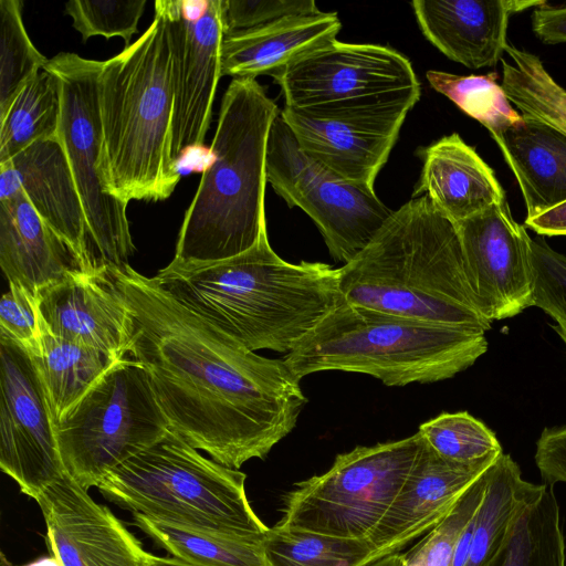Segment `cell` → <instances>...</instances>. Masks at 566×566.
Instances as JSON below:
<instances>
[{"label":"cell","instance_id":"b9f144b4","mask_svg":"<svg viewBox=\"0 0 566 566\" xmlns=\"http://www.w3.org/2000/svg\"><path fill=\"white\" fill-rule=\"evenodd\" d=\"M532 29L547 44L566 43V4L537 7L532 14Z\"/></svg>","mask_w":566,"mask_h":566},{"label":"cell","instance_id":"bcb514c9","mask_svg":"<svg viewBox=\"0 0 566 566\" xmlns=\"http://www.w3.org/2000/svg\"><path fill=\"white\" fill-rule=\"evenodd\" d=\"M21 566H62L60 560L51 555V556H41L28 564L21 565Z\"/></svg>","mask_w":566,"mask_h":566},{"label":"cell","instance_id":"d6986e66","mask_svg":"<svg viewBox=\"0 0 566 566\" xmlns=\"http://www.w3.org/2000/svg\"><path fill=\"white\" fill-rule=\"evenodd\" d=\"M20 189L35 211L90 266L99 265L88 248L83 203L59 134L35 142L0 165V200L17 195Z\"/></svg>","mask_w":566,"mask_h":566},{"label":"cell","instance_id":"cb8c5ba5","mask_svg":"<svg viewBox=\"0 0 566 566\" xmlns=\"http://www.w3.org/2000/svg\"><path fill=\"white\" fill-rule=\"evenodd\" d=\"M340 28L337 13L319 11L227 34L221 45V75L273 77L292 61L335 40Z\"/></svg>","mask_w":566,"mask_h":566},{"label":"cell","instance_id":"ffe728a7","mask_svg":"<svg viewBox=\"0 0 566 566\" xmlns=\"http://www.w3.org/2000/svg\"><path fill=\"white\" fill-rule=\"evenodd\" d=\"M281 115L306 156L370 192H375L376 177L403 124L388 119L319 118L287 106Z\"/></svg>","mask_w":566,"mask_h":566},{"label":"cell","instance_id":"7bdbcfd3","mask_svg":"<svg viewBox=\"0 0 566 566\" xmlns=\"http://www.w3.org/2000/svg\"><path fill=\"white\" fill-rule=\"evenodd\" d=\"M525 226L541 235H566V201L533 218Z\"/></svg>","mask_w":566,"mask_h":566},{"label":"cell","instance_id":"f1b7e54d","mask_svg":"<svg viewBox=\"0 0 566 566\" xmlns=\"http://www.w3.org/2000/svg\"><path fill=\"white\" fill-rule=\"evenodd\" d=\"M133 524L191 566H268L262 542L208 533L133 514Z\"/></svg>","mask_w":566,"mask_h":566},{"label":"cell","instance_id":"f35d334b","mask_svg":"<svg viewBox=\"0 0 566 566\" xmlns=\"http://www.w3.org/2000/svg\"><path fill=\"white\" fill-rule=\"evenodd\" d=\"M224 35L319 12L313 0H221Z\"/></svg>","mask_w":566,"mask_h":566},{"label":"cell","instance_id":"6da1fadb","mask_svg":"<svg viewBox=\"0 0 566 566\" xmlns=\"http://www.w3.org/2000/svg\"><path fill=\"white\" fill-rule=\"evenodd\" d=\"M108 268L130 313L128 354L169 429L228 468L264 459L306 402L285 361L244 348L129 264Z\"/></svg>","mask_w":566,"mask_h":566},{"label":"cell","instance_id":"d4e9b609","mask_svg":"<svg viewBox=\"0 0 566 566\" xmlns=\"http://www.w3.org/2000/svg\"><path fill=\"white\" fill-rule=\"evenodd\" d=\"M533 218L566 201V136L530 117L493 136Z\"/></svg>","mask_w":566,"mask_h":566},{"label":"cell","instance_id":"74e56055","mask_svg":"<svg viewBox=\"0 0 566 566\" xmlns=\"http://www.w3.org/2000/svg\"><path fill=\"white\" fill-rule=\"evenodd\" d=\"M531 265V306L541 308L558 325L566 326V255L543 239H532Z\"/></svg>","mask_w":566,"mask_h":566},{"label":"cell","instance_id":"5b68a950","mask_svg":"<svg viewBox=\"0 0 566 566\" xmlns=\"http://www.w3.org/2000/svg\"><path fill=\"white\" fill-rule=\"evenodd\" d=\"M147 30L103 61L98 82L105 191L130 200L169 198L180 180L171 157L174 86L165 13L155 1Z\"/></svg>","mask_w":566,"mask_h":566},{"label":"cell","instance_id":"836d02e7","mask_svg":"<svg viewBox=\"0 0 566 566\" xmlns=\"http://www.w3.org/2000/svg\"><path fill=\"white\" fill-rule=\"evenodd\" d=\"M21 9L20 0H0V118L49 61L31 42Z\"/></svg>","mask_w":566,"mask_h":566},{"label":"cell","instance_id":"c3c4849f","mask_svg":"<svg viewBox=\"0 0 566 566\" xmlns=\"http://www.w3.org/2000/svg\"><path fill=\"white\" fill-rule=\"evenodd\" d=\"M552 327L566 345V326L556 324L553 325Z\"/></svg>","mask_w":566,"mask_h":566},{"label":"cell","instance_id":"4dcf8cb0","mask_svg":"<svg viewBox=\"0 0 566 566\" xmlns=\"http://www.w3.org/2000/svg\"><path fill=\"white\" fill-rule=\"evenodd\" d=\"M502 62V87L524 117L539 120L566 136V88L534 54L507 44Z\"/></svg>","mask_w":566,"mask_h":566},{"label":"cell","instance_id":"277c9868","mask_svg":"<svg viewBox=\"0 0 566 566\" xmlns=\"http://www.w3.org/2000/svg\"><path fill=\"white\" fill-rule=\"evenodd\" d=\"M281 109L254 78H233L221 102L212 160L186 210L168 270L237 256L266 233L264 195L272 123Z\"/></svg>","mask_w":566,"mask_h":566},{"label":"cell","instance_id":"60d3db41","mask_svg":"<svg viewBox=\"0 0 566 566\" xmlns=\"http://www.w3.org/2000/svg\"><path fill=\"white\" fill-rule=\"evenodd\" d=\"M535 463L546 485L566 483V424L542 431L536 442Z\"/></svg>","mask_w":566,"mask_h":566},{"label":"cell","instance_id":"ac0fdd59","mask_svg":"<svg viewBox=\"0 0 566 566\" xmlns=\"http://www.w3.org/2000/svg\"><path fill=\"white\" fill-rule=\"evenodd\" d=\"M495 460L470 464L453 462L440 457L423 440L406 482L367 538L378 558L399 553L411 541L434 528Z\"/></svg>","mask_w":566,"mask_h":566},{"label":"cell","instance_id":"52a82bcc","mask_svg":"<svg viewBox=\"0 0 566 566\" xmlns=\"http://www.w3.org/2000/svg\"><path fill=\"white\" fill-rule=\"evenodd\" d=\"M247 475L201 455L170 430L109 471L97 489L133 514L262 542L268 527L245 492Z\"/></svg>","mask_w":566,"mask_h":566},{"label":"cell","instance_id":"8d00e7d4","mask_svg":"<svg viewBox=\"0 0 566 566\" xmlns=\"http://www.w3.org/2000/svg\"><path fill=\"white\" fill-rule=\"evenodd\" d=\"M489 468L468 489L448 516L416 545L424 566H451L459 538L483 500Z\"/></svg>","mask_w":566,"mask_h":566},{"label":"cell","instance_id":"44dd1931","mask_svg":"<svg viewBox=\"0 0 566 566\" xmlns=\"http://www.w3.org/2000/svg\"><path fill=\"white\" fill-rule=\"evenodd\" d=\"M544 0H415L426 39L450 60L470 69L493 66L507 45L509 19Z\"/></svg>","mask_w":566,"mask_h":566},{"label":"cell","instance_id":"7c38bea8","mask_svg":"<svg viewBox=\"0 0 566 566\" xmlns=\"http://www.w3.org/2000/svg\"><path fill=\"white\" fill-rule=\"evenodd\" d=\"M266 180L290 207H298L318 228L331 255L346 264L392 213L376 192L361 189L300 148L280 113L268 140Z\"/></svg>","mask_w":566,"mask_h":566},{"label":"cell","instance_id":"e0dca14e","mask_svg":"<svg viewBox=\"0 0 566 566\" xmlns=\"http://www.w3.org/2000/svg\"><path fill=\"white\" fill-rule=\"evenodd\" d=\"M36 297L42 322L53 335L116 359L128 354L130 313L107 265L70 274L40 290Z\"/></svg>","mask_w":566,"mask_h":566},{"label":"cell","instance_id":"7a4b0ae2","mask_svg":"<svg viewBox=\"0 0 566 566\" xmlns=\"http://www.w3.org/2000/svg\"><path fill=\"white\" fill-rule=\"evenodd\" d=\"M157 284L244 348L292 352L343 300L339 269L290 263L268 233L248 251L189 271H158Z\"/></svg>","mask_w":566,"mask_h":566},{"label":"cell","instance_id":"83f0119b","mask_svg":"<svg viewBox=\"0 0 566 566\" xmlns=\"http://www.w3.org/2000/svg\"><path fill=\"white\" fill-rule=\"evenodd\" d=\"M559 505L552 486L518 513L507 537L486 566H566Z\"/></svg>","mask_w":566,"mask_h":566},{"label":"cell","instance_id":"d6a6232c","mask_svg":"<svg viewBox=\"0 0 566 566\" xmlns=\"http://www.w3.org/2000/svg\"><path fill=\"white\" fill-rule=\"evenodd\" d=\"M426 75L432 88L482 124L492 137L523 122L496 82L497 73L464 76L430 70Z\"/></svg>","mask_w":566,"mask_h":566},{"label":"cell","instance_id":"603a6c76","mask_svg":"<svg viewBox=\"0 0 566 566\" xmlns=\"http://www.w3.org/2000/svg\"><path fill=\"white\" fill-rule=\"evenodd\" d=\"M420 156L413 197L427 195L454 223L505 201L493 170L458 134L421 148Z\"/></svg>","mask_w":566,"mask_h":566},{"label":"cell","instance_id":"d590c367","mask_svg":"<svg viewBox=\"0 0 566 566\" xmlns=\"http://www.w3.org/2000/svg\"><path fill=\"white\" fill-rule=\"evenodd\" d=\"M145 4L146 0H73L66 2L65 12L72 18V25L83 41L95 35L106 39L119 36L127 48L132 44V36L137 33Z\"/></svg>","mask_w":566,"mask_h":566},{"label":"cell","instance_id":"4316f807","mask_svg":"<svg viewBox=\"0 0 566 566\" xmlns=\"http://www.w3.org/2000/svg\"><path fill=\"white\" fill-rule=\"evenodd\" d=\"M41 329V354L32 358L56 424L119 359L88 345L53 335L42 318Z\"/></svg>","mask_w":566,"mask_h":566},{"label":"cell","instance_id":"9a60e30c","mask_svg":"<svg viewBox=\"0 0 566 566\" xmlns=\"http://www.w3.org/2000/svg\"><path fill=\"white\" fill-rule=\"evenodd\" d=\"M457 224L464 266L480 313L490 322L531 306V237L506 200Z\"/></svg>","mask_w":566,"mask_h":566},{"label":"cell","instance_id":"4fadbf2b","mask_svg":"<svg viewBox=\"0 0 566 566\" xmlns=\"http://www.w3.org/2000/svg\"><path fill=\"white\" fill-rule=\"evenodd\" d=\"M0 468L36 501L61 479L55 423L32 356L0 335Z\"/></svg>","mask_w":566,"mask_h":566},{"label":"cell","instance_id":"5bb4252c","mask_svg":"<svg viewBox=\"0 0 566 566\" xmlns=\"http://www.w3.org/2000/svg\"><path fill=\"white\" fill-rule=\"evenodd\" d=\"M165 13L172 59L171 157L203 144L221 75L224 36L221 0H158Z\"/></svg>","mask_w":566,"mask_h":566},{"label":"cell","instance_id":"2e32d148","mask_svg":"<svg viewBox=\"0 0 566 566\" xmlns=\"http://www.w3.org/2000/svg\"><path fill=\"white\" fill-rule=\"evenodd\" d=\"M46 545L62 566H150L153 554L66 473L36 500Z\"/></svg>","mask_w":566,"mask_h":566},{"label":"cell","instance_id":"7dc6e473","mask_svg":"<svg viewBox=\"0 0 566 566\" xmlns=\"http://www.w3.org/2000/svg\"><path fill=\"white\" fill-rule=\"evenodd\" d=\"M405 566H424L417 546L405 554Z\"/></svg>","mask_w":566,"mask_h":566},{"label":"cell","instance_id":"f6af8a7d","mask_svg":"<svg viewBox=\"0 0 566 566\" xmlns=\"http://www.w3.org/2000/svg\"><path fill=\"white\" fill-rule=\"evenodd\" d=\"M150 566H191L174 557H158L151 559Z\"/></svg>","mask_w":566,"mask_h":566},{"label":"cell","instance_id":"9c48e42d","mask_svg":"<svg viewBox=\"0 0 566 566\" xmlns=\"http://www.w3.org/2000/svg\"><path fill=\"white\" fill-rule=\"evenodd\" d=\"M422 446L417 432L338 454L325 473L297 483L284 495L276 526L368 538L398 495Z\"/></svg>","mask_w":566,"mask_h":566},{"label":"cell","instance_id":"1f68e13d","mask_svg":"<svg viewBox=\"0 0 566 566\" xmlns=\"http://www.w3.org/2000/svg\"><path fill=\"white\" fill-rule=\"evenodd\" d=\"M268 566H364L378 558L366 539L270 527L262 541Z\"/></svg>","mask_w":566,"mask_h":566},{"label":"cell","instance_id":"7402d4cb","mask_svg":"<svg viewBox=\"0 0 566 566\" xmlns=\"http://www.w3.org/2000/svg\"><path fill=\"white\" fill-rule=\"evenodd\" d=\"M0 265L9 283L35 296L70 274L94 269L35 211L21 189L0 200Z\"/></svg>","mask_w":566,"mask_h":566},{"label":"cell","instance_id":"30bf717a","mask_svg":"<svg viewBox=\"0 0 566 566\" xmlns=\"http://www.w3.org/2000/svg\"><path fill=\"white\" fill-rule=\"evenodd\" d=\"M285 106L313 117L412 104L421 94L411 62L389 46L336 39L273 76Z\"/></svg>","mask_w":566,"mask_h":566},{"label":"cell","instance_id":"8992f818","mask_svg":"<svg viewBox=\"0 0 566 566\" xmlns=\"http://www.w3.org/2000/svg\"><path fill=\"white\" fill-rule=\"evenodd\" d=\"M486 350L484 332L423 322L343 300L283 360L298 380L317 371L342 370L401 387L452 378Z\"/></svg>","mask_w":566,"mask_h":566},{"label":"cell","instance_id":"484cf974","mask_svg":"<svg viewBox=\"0 0 566 566\" xmlns=\"http://www.w3.org/2000/svg\"><path fill=\"white\" fill-rule=\"evenodd\" d=\"M545 486L524 480L517 463L502 453L488 470L465 566H486L503 545L521 510Z\"/></svg>","mask_w":566,"mask_h":566},{"label":"cell","instance_id":"ee69618b","mask_svg":"<svg viewBox=\"0 0 566 566\" xmlns=\"http://www.w3.org/2000/svg\"><path fill=\"white\" fill-rule=\"evenodd\" d=\"M405 554H391L385 557L377 558L376 560L364 566H405Z\"/></svg>","mask_w":566,"mask_h":566},{"label":"cell","instance_id":"f546056e","mask_svg":"<svg viewBox=\"0 0 566 566\" xmlns=\"http://www.w3.org/2000/svg\"><path fill=\"white\" fill-rule=\"evenodd\" d=\"M60 118V81L43 69L24 85L0 118V165L35 142L56 136Z\"/></svg>","mask_w":566,"mask_h":566},{"label":"cell","instance_id":"ba28073f","mask_svg":"<svg viewBox=\"0 0 566 566\" xmlns=\"http://www.w3.org/2000/svg\"><path fill=\"white\" fill-rule=\"evenodd\" d=\"M168 431L148 374L134 358L115 363L55 424L64 471L85 490Z\"/></svg>","mask_w":566,"mask_h":566},{"label":"cell","instance_id":"e575fe53","mask_svg":"<svg viewBox=\"0 0 566 566\" xmlns=\"http://www.w3.org/2000/svg\"><path fill=\"white\" fill-rule=\"evenodd\" d=\"M418 432L440 457L458 463L495 460L503 453L494 432L467 411L442 412Z\"/></svg>","mask_w":566,"mask_h":566},{"label":"cell","instance_id":"3957f363","mask_svg":"<svg viewBox=\"0 0 566 566\" xmlns=\"http://www.w3.org/2000/svg\"><path fill=\"white\" fill-rule=\"evenodd\" d=\"M353 305L486 332L471 290L457 224L427 195L392 211L373 240L339 268Z\"/></svg>","mask_w":566,"mask_h":566},{"label":"cell","instance_id":"ab89813d","mask_svg":"<svg viewBox=\"0 0 566 566\" xmlns=\"http://www.w3.org/2000/svg\"><path fill=\"white\" fill-rule=\"evenodd\" d=\"M0 335L12 339L32 357L41 354L42 329L38 297L18 283H9L8 292L1 297Z\"/></svg>","mask_w":566,"mask_h":566},{"label":"cell","instance_id":"8fae6325","mask_svg":"<svg viewBox=\"0 0 566 566\" xmlns=\"http://www.w3.org/2000/svg\"><path fill=\"white\" fill-rule=\"evenodd\" d=\"M103 61L61 52L45 66L61 87L59 137L64 147L83 203L88 234L99 253V264L123 268L135 253L127 203L108 195L102 184L103 133L98 82Z\"/></svg>","mask_w":566,"mask_h":566}]
</instances>
